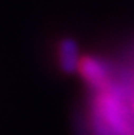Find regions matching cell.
<instances>
[{"mask_svg": "<svg viewBox=\"0 0 134 135\" xmlns=\"http://www.w3.org/2000/svg\"><path fill=\"white\" fill-rule=\"evenodd\" d=\"M78 72L91 86H103L107 81V68L101 60L91 56L81 57L78 66Z\"/></svg>", "mask_w": 134, "mask_h": 135, "instance_id": "6da1fadb", "label": "cell"}, {"mask_svg": "<svg viewBox=\"0 0 134 135\" xmlns=\"http://www.w3.org/2000/svg\"><path fill=\"white\" fill-rule=\"evenodd\" d=\"M79 62V50L78 45L72 39H63L59 43V66L65 73H72L78 70Z\"/></svg>", "mask_w": 134, "mask_h": 135, "instance_id": "7a4b0ae2", "label": "cell"}, {"mask_svg": "<svg viewBox=\"0 0 134 135\" xmlns=\"http://www.w3.org/2000/svg\"><path fill=\"white\" fill-rule=\"evenodd\" d=\"M133 111H134V105H133Z\"/></svg>", "mask_w": 134, "mask_h": 135, "instance_id": "3957f363", "label": "cell"}]
</instances>
